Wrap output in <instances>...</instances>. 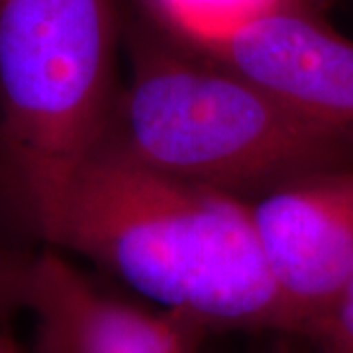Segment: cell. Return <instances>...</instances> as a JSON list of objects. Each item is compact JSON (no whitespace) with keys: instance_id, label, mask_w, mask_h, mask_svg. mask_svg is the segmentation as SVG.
<instances>
[{"instance_id":"obj_1","label":"cell","mask_w":353,"mask_h":353,"mask_svg":"<svg viewBox=\"0 0 353 353\" xmlns=\"http://www.w3.org/2000/svg\"><path fill=\"white\" fill-rule=\"evenodd\" d=\"M50 248L87 257L206 332H290L250 201L101 145L73 176Z\"/></svg>"},{"instance_id":"obj_2","label":"cell","mask_w":353,"mask_h":353,"mask_svg":"<svg viewBox=\"0 0 353 353\" xmlns=\"http://www.w3.org/2000/svg\"><path fill=\"white\" fill-rule=\"evenodd\" d=\"M130 75L102 145L134 163L241 199L353 167V141L196 50L148 10L124 16Z\"/></svg>"},{"instance_id":"obj_3","label":"cell","mask_w":353,"mask_h":353,"mask_svg":"<svg viewBox=\"0 0 353 353\" xmlns=\"http://www.w3.org/2000/svg\"><path fill=\"white\" fill-rule=\"evenodd\" d=\"M122 0H0V187L50 245L67 189L120 92Z\"/></svg>"},{"instance_id":"obj_4","label":"cell","mask_w":353,"mask_h":353,"mask_svg":"<svg viewBox=\"0 0 353 353\" xmlns=\"http://www.w3.org/2000/svg\"><path fill=\"white\" fill-rule=\"evenodd\" d=\"M0 308L30 314L36 353H199L204 336L181 316L104 292L51 248H0Z\"/></svg>"},{"instance_id":"obj_5","label":"cell","mask_w":353,"mask_h":353,"mask_svg":"<svg viewBox=\"0 0 353 353\" xmlns=\"http://www.w3.org/2000/svg\"><path fill=\"white\" fill-rule=\"evenodd\" d=\"M290 334L310 338L353 267V167L296 176L250 201Z\"/></svg>"},{"instance_id":"obj_6","label":"cell","mask_w":353,"mask_h":353,"mask_svg":"<svg viewBox=\"0 0 353 353\" xmlns=\"http://www.w3.org/2000/svg\"><path fill=\"white\" fill-rule=\"evenodd\" d=\"M194 48L263 85L310 122L353 141V41L330 28L322 14L281 2Z\"/></svg>"},{"instance_id":"obj_7","label":"cell","mask_w":353,"mask_h":353,"mask_svg":"<svg viewBox=\"0 0 353 353\" xmlns=\"http://www.w3.org/2000/svg\"><path fill=\"white\" fill-rule=\"evenodd\" d=\"M285 0H145V10L190 46H204Z\"/></svg>"},{"instance_id":"obj_8","label":"cell","mask_w":353,"mask_h":353,"mask_svg":"<svg viewBox=\"0 0 353 353\" xmlns=\"http://www.w3.org/2000/svg\"><path fill=\"white\" fill-rule=\"evenodd\" d=\"M310 340L322 353H353V267L334 308Z\"/></svg>"},{"instance_id":"obj_9","label":"cell","mask_w":353,"mask_h":353,"mask_svg":"<svg viewBox=\"0 0 353 353\" xmlns=\"http://www.w3.org/2000/svg\"><path fill=\"white\" fill-rule=\"evenodd\" d=\"M285 2H290V4L306 8V10H312L316 14H324V10H328L330 6H334L338 0H285Z\"/></svg>"},{"instance_id":"obj_10","label":"cell","mask_w":353,"mask_h":353,"mask_svg":"<svg viewBox=\"0 0 353 353\" xmlns=\"http://www.w3.org/2000/svg\"><path fill=\"white\" fill-rule=\"evenodd\" d=\"M0 353H36L34 350H26L20 341H16L6 332H0Z\"/></svg>"}]
</instances>
